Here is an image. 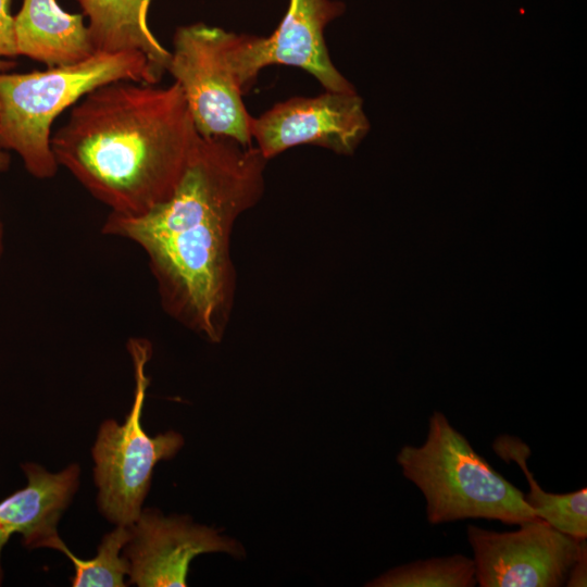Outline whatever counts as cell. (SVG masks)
<instances>
[{
	"instance_id": "obj_1",
	"label": "cell",
	"mask_w": 587,
	"mask_h": 587,
	"mask_svg": "<svg viewBox=\"0 0 587 587\" xmlns=\"http://www.w3.org/2000/svg\"><path fill=\"white\" fill-rule=\"evenodd\" d=\"M266 163L255 146L199 135L165 201L140 215L109 213L101 228L143 251L165 313L211 342L234 303L233 228L261 199Z\"/></svg>"
},
{
	"instance_id": "obj_2",
	"label": "cell",
	"mask_w": 587,
	"mask_h": 587,
	"mask_svg": "<svg viewBox=\"0 0 587 587\" xmlns=\"http://www.w3.org/2000/svg\"><path fill=\"white\" fill-rule=\"evenodd\" d=\"M198 137L178 84L115 80L71 108L51 147L110 213L134 216L173 193Z\"/></svg>"
},
{
	"instance_id": "obj_3",
	"label": "cell",
	"mask_w": 587,
	"mask_h": 587,
	"mask_svg": "<svg viewBox=\"0 0 587 587\" xmlns=\"http://www.w3.org/2000/svg\"><path fill=\"white\" fill-rule=\"evenodd\" d=\"M161 76L138 51L95 52L86 60L27 73L0 72V151H13L37 179L59 168L54 120L93 89L115 80L157 84Z\"/></svg>"
},
{
	"instance_id": "obj_4",
	"label": "cell",
	"mask_w": 587,
	"mask_h": 587,
	"mask_svg": "<svg viewBox=\"0 0 587 587\" xmlns=\"http://www.w3.org/2000/svg\"><path fill=\"white\" fill-rule=\"evenodd\" d=\"M397 462L422 492L432 525L467 519L519 525L537 517L524 492L478 454L440 411L430 415L425 441L403 446Z\"/></svg>"
},
{
	"instance_id": "obj_5",
	"label": "cell",
	"mask_w": 587,
	"mask_h": 587,
	"mask_svg": "<svg viewBox=\"0 0 587 587\" xmlns=\"http://www.w3.org/2000/svg\"><path fill=\"white\" fill-rule=\"evenodd\" d=\"M135 391L129 413L123 424L105 420L98 433L91 453L95 460V482L99 489L101 513L116 525L130 526L141 513V504L150 487L154 465L172 459L184 439L175 432L150 437L142 429L140 416L150 378L146 365L152 346L145 338L127 341Z\"/></svg>"
},
{
	"instance_id": "obj_6",
	"label": "cell",
	"mask_w": 587,
	"mask_h": 587,
	"mask_svg": "<svg viewBox=\"0 0 587 587\" xmlns=\"http://www.w3.org/2000/svg\"><path fill=\"white\" fill-rule=\"evenodd\" d=\"M228 30L204 23L180 26L166 67L179 85L199 135L252 146L251 115L227 58Z\"/></svg>"
},
{
	"instance_id": "obj_7",
	"label": "cell",
	"mask_w": 587,
	"mask_h": 587,
	"mask_svg": "<svg viewBox=\"0 0 587 587\" xmlns=\"http://www.w3.org/2000/svg\"><path fill=\"white\" fill-rule=\"evenodd\" d=\"M338 0H289L276 29L267 37L228 33L227 58L245 91L259 72L270 65L304 70L327 91L355 92L330 60L325 43L326 26L345 13Z\"/></svg>"
},
{
	"instance_id": "obj_8",
	"label": "cell",
	"mask_w": 587,
	"mask_h": 587,
	"mask_svg": "<svg viewBox=\"0 0 587 587\" xmlns=\"http://www.w3.org/2000/svg\"><path fill=\"white\" fill-rule=\"evenodd\" d=\"M480 587H560L565 585L583 539L536 517L519 529L497 532L466 526Z\"/></svg>"
},
{
	"instance_id": "obj_9",
	"label": "cell",
	"mask_w": 587,
	"mask_h": 587,
	"mask_svg": "<svg viewBox=\"0 0 587 587\" xmlns=\"http://www.w3.org/2000/svg\"><path fill=\"white\" fill-rule=\"evenodd\" d=\"M371 125L357 92L327 91L294 97L251 117L252 141L270 160L292 147L310 145L352 154Z\"/></svg>"
},
{
	"instance_id": "obj_10",
	"label": "cell",
	"mask_w": 587,
	"mask_h": 587,
	"mask_svg": "<svg viewBox=\"0 0 587 587\" xmlns=\"http://www.w3.org/2000/svg\"><path fill=\"white\" fill-rule=\"evenodd\" d=\"M129 528L123 557L128 562L129 583L139 587L186 586L189 563L200 553L241 554L235 540L216 530L187 517H165L152 509L141 510Z\"/></svg>"
},
{
	"instance_id": "obj_11",
	"label": "cell",
	"mask_w": 587,
	"mask_h": 587,
	"mask_svg": "<svg viewBox=\"0 0 587 587\" xmlns=\"http://www.w3.org/2000/svg\"><path fill=\"white\" fill-rule=\"evenodd\" d=\"M27 485L0 501V557L13 534L23 545L51 548L59 537L58 522L78 487L79 467L71 464L52 474L36 463H24Z\"/></svg>"
},
{
	"instance_id": "obj_12",
	"label": "cell",
	"mask_w": 587,
	"mask_h": 587,
	"mask_svg": "<svg viewBox=\"0 0 587 587\" xmlns=\"http://www.w3.org/2000/svg\"><path fill=\"white\" fill-rule=\"evenodd\" d=\"M13 18L18 55L55 67L96 52L84 15L64 11L57 0H23Z\"/></svg>"
},
{
	"instance_id": "obj_13",
	"label": "cell",
	"mask_w": 587,
	"mask_h": 587,
	"mask_svg": "<svg viewBox=\"0 0 587 587\" xmlns=\"http://www.w3.org/2000/svg\"><path fill=\"white\" fill-rule=\"evenodd\" d=\"M96 52L138 51L162 77L171 58L148 26L151 0H76Z\"/></svg>"
},
{
	"instance_id": "obj_14",
	"label": "cell",
	"mask_w": 587,
	"mask_h": 587,
	"mask_svg": "<svg viewBox=\"0 0 587 587\" xmlns=\"http://www.w3.org/2000/svg\"><path fill=\"white\" fill-rule=\"evenodd\" d=\"M492 449L505 462H515L524 473L529 488L524 500L538 519L575 539L587 538L586 487L566 494L545 491L528 469L530 448L519 437L500 435L495 439Z\"/></svg>"
},
{
	"instance_id": "obj_15",
	"label": "cell",
	"mask_w": 587,
	"mask_h": 587,
	"mask_svg": "<svg viewBox=\"0 0 587 587\" xmlns=\"http://www.w3.org/2000/svg\"><path fill=\"white\" fill-rule=\"evenodd\" d=\"M476 585L473 559L464 554L417 560L391 569L372 587H472Z\"/></svg>"
},
{
	"instance_id": "obj_16",
	"label": "cell",
	"mask_w": 587,
	"mask_h": 587,
	"mask_svg": "<svg viewBox=\"0 0 587 587\" xmlns=\"http://www.w3.org/2000/svg\"><path fill=\"white\" fill-rule=\"evenodd\" d=\"M129 538V526L117 525L102 538L98 553L91 560L78 559L60 537L53 541L51 548L62 551L73 562L75 576L72 579V586L124 587L126 586L124 576L128 575V562L120 553Z\"/></svg>"
},
{
	"instance_id": "obj_17",
	"label": "cell",
	"mask_w": 587,
	"mask_h": 587,
	"mask_svg": "<svg viewBox=\"0 0 587 587\" xmlns=\"http://www.w3.org/2000/svg\"><path fill=\"white\" fill-rule=\"evenodd\" d=\"M11 0H0V72L14 67L18 57L14 36V18L10 12Z\"/></svg>"
},
{
	"instance_id": "obj_18",
	"label": "cell",
	"mask_w": 587,
	"mask_h": 587,
	"mask_svg": "<svg viewBox=\"0 0 587 587\" xmlns=\"http://www.w3.org/2000/svg\"><path fill=\"white\" fill-rule=\"evenodd\" d=\"M565 586L567 587H585L587 586V544L586 539L582 540L578 555L573 563Z\"/></svg>"
},
{
	"instance_id": "obj_19",
	"label": "cell",
	"mask_w": 587,
	"mask_h": 587,
	"mask_svg": "<svg viewBox=\"0 0 587 587\" xmlns=\"http://www.w3.org/2000/svg\"><path fill=\"white\" fill-rule=\"evenodd\" d=\"M10 158L7 152L0 151V173L4 172L9 166Z\"/></svg>"
},
{
	"instance_id": "obj_20",
	"label": "cell",
	"mask_w": 587,
	"mask_h": 587,
	"mask_svg": "<svg viewBox=\"0 0 587 587\" xmlns=\"http://www.w3.org/2000/svg\"><path fill=\"white\" fill-rule=\"evenodd\" d=\"M3 249H4V229H3V222L1 220V214H0V260L3 254Z\"/></svg>"
}]
</instances>
